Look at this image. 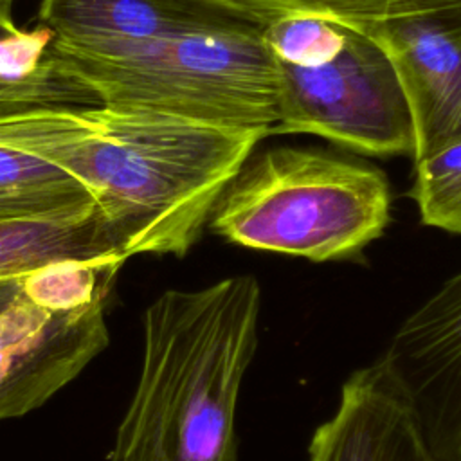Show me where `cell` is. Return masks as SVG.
Masks as SVG:
<instances>
[{
    "label": "cell",
    "mask_w": 461,
    "mask_h": 461,
    "mask_svg": "<svg viewBox=\"0 0 461 461\" xmlns=\"http://www.w3.org/2000/svg\"><path fill=\"white\" fill-rule=\"evenodd\" d=\"M265 137L112 106L52 108L0 119V144L74 178L128 258L185 256L225 184Z\"/></svg>",
    "instance_id": "cell-1"
},
{
    "label": "cell",
    "mask_w": 461,
    "mask_h": 461,
    "mask_svg": "<svg viewBox=\"0 0 461 461\" xmlns=\"http://www.w3.org/2000/svg\"><path fill=\"white\" fill-rule=\"evenodd\" d=\"M259 310L250 274L162 292L142 317L140 371L106 461H238L236 409Z\"/></svg>",
    "instance_id": "cell-2"
},
{
    "label": "cell",
    "mask_w": 461,
    "mask_h": 461,
    "mask_svg": "<svg viewBox=\"0 0 461 461\" xmlns=\"http://www.w3.org/2000/svg\"><path fill=\"white\" fill-rule=\"evenodd\" d=\"M389 221L380 167L321 148L274 146L243 160L207 227L232 245L322 263L360 256Z\"/></svg>",
    "instance_id": "cell-3"
},
{
    "label": "cell",
    "mask_w": 461,
    "mask_h": 461,
    "mask_svg": "<svg viewBox=\"0 0 461 461\" xmlns=\"http://www.w3.org/2000/svg\"><path fill=\"white\" fill-rule=\"evenodd\" d=\"M54 54L104 106L250 130L263 137L276 133L277 61L263 38V23L243 14L115 59Z\"/></svg>",
    "instance_id": "cell-4"
},
{
    "label": "cell",
    "mask_w": 461,
    "mask_h": 461,
    "mask_svg": "<svg viewBox=\"0 0 461 461\" xmlns=\"http://www.w3.org/2000/svg\"><path fill=\"white\" fill-rule=\"evenodd\" d=\"M119 268L67 261L0 276V421L47 403L106 349Z\"/></svg>",
    "instance_id": "cell-5"
},
{
    "label": "cell",
    "mask_w": 461,
    "mask_h": 461,
    "mask_svg": "<svg viewBox=\"0 0 461 461\" xmlns=\"http://www.w3.org/2000/svg\"><path fill=\"white\" fill-rule=\"evenodd\" d=\"M277 61V59H276ZM276 133H310L373 157L414 155V128L396 70L364 31L346 27L322 63L277 61Z\"/></svg>",
    "instance_id": "cell-6"
},
{
    "label": "cell",
    "mask_w": 461,
    "mask_h": 461,
    "mask_svg": "<svg viewBox=\"0 0 461 461\" xmlns=\"http://www.w3.org/2000/svg\"><path fill=\"white\" fill-rule=\"evenodd\" d=\"M438 461H461V270L394 331L380 357Z\"/></svg>",
    "instance_id": "cell-7"
},
{
    "label": "cell",
    "mask_w": 461,
    "mask_h": 461,
    "mask_svg": "<svg viewBox=\"0 0 461 461\" xmlns=\"http://www.w3.org/2000/svg\"><path fill=\"white\" fill-rule=\"evenodd\" d=\"M360 31L384 49L396 70L414 128L412 160L461 137V9Z\"/></svg>",
    "instance_id": "cell-8"
},
{
    "label": "cell",
    "mask_w": 461,
    "mask_h": 461,
    "mask_svg": "<svg viewBox=\"0 0 461 461\" xmlns=\"http://www.w3.org/2000/svg\"><path fill=\"white\" fill-rule=\"evenodd\" d=\"M236 16L212 0H41L38 11L52 50L77 59H115Z\"/></svg>",
    "instance_id": "cell-9"
},
{
    "label": "cell",
    "mask_w": 461,
    "mask_h": 461,
    "mask_svg": "<svg viewBox=\"0 0 461 461\" xmlns=\"http://www.w3.org/2000/svg\"><path fill=\"white\" fill-rule=\"evenodd\" d=\"M308 454V461H438L382 358L344 382L339 407L315 429Z\"/></svg>",
    "instance_id": "cell-10"
},
{
    "label": "cell",
    "mask_w": 461,
    "mask_h": 461,
    "mask_svg": "<svg viewBox=\"0 0 461 461\" xmlns=\"http://www.w3.org/2000/svg\"><path fill=\"white\" fill-rule=\"evenodd\" d=\"M126 259L99 209L83 218L0 220V276L67 261L121 267Z\"/></svg>",
    "instance_id": "cell-11"
},
{
    "label": "cell",
    "mask_w": 461,
    "mask_h": 461,
    "mask_svg": "<svg viewBox=\"0 0 461 461\" xmlns=\"http://www.w3.org/2000/svg\"><path fill=\"white\" fill-rule=\"evenodd\" d=\"M94 211L95 198L77 178L0 144V220L83 218Z\"/></svg>",
    "instance_id": "cell-12"
},
{
    "label": "cell",
    "mask_w": 461,
    "mask_h": 461,
    "mask_svg": "<svg viewBox=\"0 0 461 461\" xmlns=\"http://www.w3.org/2000/svg\"><path fill=\"white\" fill-rule=\"evenodd\" d=\"M259 23L279 18H319L346 27H369L407 16L461 9V0H212Z\"/></svg>",
    "instance_id": "cell-13"
},
{
    "label": "cell",
    "mask_w": 461,
    "mask_h": 461,
    "mask_svg": "<svg viewBox=\"0 0 461 461\" xmlns=\"http://www.w3.org/2000/svg\"><path fill=\"white\" fill-rule=\"evenodd\" d=\"M409 196L423 225L461 234V137L414 160Z\"/></svg>",
    "instance_id": "cell-14"
},
{
    "label": "cell",
    "mask_w": 461,
    "mask_h": 461,
    "mask_svg": "<svg viewBox=\"0 0 461 461\" xmlns=\"http://www.w3.org/2000/svg\"><path fill=\"white\" fill-rule=\"evenodd\" d=\"M263 38L277 61L310 67L337 52L344 25L319 18H279L263 25Z\"/></svg>",
    "instance_id": "cell-15"
},
{
    "label": "cell",
    "mask_w": 461,
    "mask_h": 461,
    "mask_svg": "<svg viewBox=\"0 0 461 461\" xmlns=\"http://www.w3.org/2000/svg\"><path fill=\"white\" fill-rule=\"evenodd\" d=\"M18 31H20V29L16 27L13 16H7V14H2V13H0V41L5 40V38H9V36H13V34H16Z\"/></svg>",
    "instance_id": "cell-16"
},
{
    "label": "cell",
    "mask_w": 461,
    "mask_h": 461,
    "mask_svg": "<svg viewBox=\"0 0 461 461\" xmlns=\"http://www.w3.org/2000/svg\"><path fill=\"white\" fill-rule=\"evenodd\" d=\"M13 2L14 0H0V13L2 14H7V16H13L11 11H13Z\"/></svg>",
    "instance_id": "cell-17"
}]
</instances>
